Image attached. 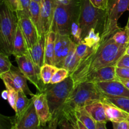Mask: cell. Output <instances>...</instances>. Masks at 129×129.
<instances>
[{
  "instance_id": "bcb514c9",
  "label": "cell",
  "mask_w": 129,
  "mask_h": 129,
  "mask_svg": "<svg viewBox=\"0 0 129 129\" xmlns=\"http://www.w3.org/2000/svg\"><path fill=\"white\" fill-rule=\"evenodd\" d=\"M1 96L5 100H8V91L6 89V90L3 91L2 93H1Z\"/></svg>"
},
{
  "instance_id": "7a4b0ae2",
  "label": "cell",
  "mask_w": 129,
  "mask_h": 129,
  "mask_svg": "<svg viewBox=\"0 0 129 129\" xmlns=\"http://www.w3.org/2000/svg\"><path fill=\"white\" fill-rule=\"evenodd\" d=\"M81 0H57L51 30L60 35H70L71 24L79 18Z\"/></svg>"
},
{
  "instance_id": "3957f363",
  "label": "cell",
  "mask_w": 129,
  "mask_h": 129,
  "mask_svg": "<svg viewBox=\"0 0 129 129\" xmlns=\"http://www.w3.org/2000/svg\"><path fill=\"white\" fill-rule=\"evenodd\" d=\"M104 98L105 96L100 91L94 83L82 82L74 86V89L66 101L63 112L85 107L94 102H103Z\"/></svg>"
},
{
  "instance_id": "4fadbf2b",
  "label": "cell",
  "mask_w": 129,
  "mask_h": 129,
  "mask_svg": "<svg viewBox=\"0 0 129 129\" xmlns=\"http://www.w3.org/2000/svg\"><path fill=\"white\" fill-rule=\"evenodd\" d=\"M31 99L39 116L40 125L42 126L46 125L52 119V114L45 93L43 91H37L36 94L31 96Z\"/></svg>"
},
{
  "instance_id": "ab89813d",
  "label": "cell",
  "mask_w": 129,
  "mask_h": 129,
  "mask_svg": "<svg viewBox=\"0 0 129 129\" xmlns=\"http://www.w3.org/2000/svg\"><path fill=\"white\" fill-rule=\"evenodd\" d=\"M60 116H53L52 119L47 123L46 125L43 126L44 129H57L58 127Z\"/></svg>"
},
{
  "instance_id": "6da1fadb",
  "label": "cell",
  "mask_w": 129,
  "mask_h": 129,
  "mask_svg": "<svg viewBox=\"0 0 129 129\" xmlns=\"http://www.w3.org/2000/svg\"><path fill=\"white\" fill-rule=\"evenodd\" d=\"M127 46L116 44L111 37L91 48L70 75L74 81V86L84 81L90 73L97 69L116 66L118 60L125 53Z\"/></svg>"
},
{
  "instance_id": "74e56055",
  "label": "cell",
  "mask_w": 129,
  "mask_h": 129,
  "mask_svg": "<svg viewBox=\"0 0 129 129\" xmlns=\"http://www.w3.org/2000/svg\"><path fill=\"white\" fill-rule=\"evenodd\" d=\"M116 74L118 79H129V68L116 67Z\"/></svg>"
},
{
  "instance_id": "e0dca14e",
  "label": "cell",
  "mask_w": 129,
  "mask_h": 129,
  "mask_svg": "<svg viewBox=\"0 0 129 129\" xmlns=\"http://www.w3.org/2000/svg\"><path fill=\"white\" fill-rule=\"evenodd\" d=\"M105 110L106 116L108 121L112 122H118L127 120L129 113L122 110L120 108L110 103L103 102Z\"/></svg>"
},
{
  "instance_id": "816d5d0a",
  "label": "cell",
  "mask_w": 129,
  "mask_h": 129,
  "mask_svg": "<svg viewBox=\"0 0 129 129\" xmlns=\"http://www.w3.org/2000/svg\"><path fill=\"white\" fill-rule=\"evenodd\" d=\"M31 1H35V2L39 3L41 4V3H42V2L43 0H31Z\"/></svg>"
},
{
  "instance_id": "8992f818",
  "label": "cell",
  "mask_w": 129,
  "mask_h": 129,
  "mask_svg": "<svg viewBox=\"0 0 129 129\" xmlns=\"http://www.w3.org/2000/svg\"><path fill=\"white\" fill-rule=\"evenodd\" d=\"M106 10L93 6L89 0H81L79 22L82 30L83 39L89 30L94 28L102 35L105 22Z\"/></svg>"
},
{
  "instance_id": "7402d4cb",
  "label": "cell",
  "mask_w": 129,
  "mask_h": 129,
  "mask_svg": "<svg viewBox=\"0 0 129 129\" xmlns=\"http://www.w3.org/2000/svg\"><path fill=\"white\" fill-rule=\"evenodd\" d=\"M76 44L74 42H73L69 54L59 67V68H62L67 69L69 72L70 75L79 63V60H78L76 54Z\"/></svg>"
},
{
  "instance_id": "9c48e42d",
  "label": "cell",
  "mask_w": 129,
  "mask_h": 129,
  "mask_svg": "<svg viewBox=\"0 0 129 129\" xmlns=\"http://www.w3.org/2000/svg\"><path fill=\"white\" fill-rule=\"evenodd\" d=\"M16 13L18 17V24L25 37L28 48L30 49L36 44L40 39L39 33L31 21L29 14L21 10Z\"/></svg>"
},
{
  "instance_id": "f546056e",
  "label": "cell",
  "mask_w": 129,
  "mask_h": 129,
  "mask_svg": "<svg viewBox=\"0 0 129 129\" xmlns=\"http://www.w3.org/2000/svg\"><path fill=\"white\" fill-rule=\"evenodd\" d=\"M112 39L118 45H128L129 44V35L125 29L120 28L117 30L112 37Z\"/></svg>"
},
{
  "instance_id": "f907efd6",
  "label": "cell",
  "mask_w": 129,
  "mask_h": 129,
  "mask_svg": "<svg viewBox=\"0 0 129 129\" xmlns=\"http://www.w3.org/2000/svg\"><path fill=\"white\" fill-rule=\"evenodd\" d=\"M31 129H44V127L42 125H40V126H39V127H34V128H31Z\"/></svg>"
},
{
  "instance_id": "484cf974",
  "label": "cell",
  "mask_w": 129,
  "mask_h": 129,
  "mask_svg": "<svg viewBox=\"0 0 129 129\" xmlns=\"http://www.w3.org/2000/svg\"><path fill=\"white\" fill-rule=\"evenodd\" d=\"M103 102L110 103L129 113V98L127 97L105 96Z\"/></svg>"
},
{
  "instance_id": "4316f807",
  "label": "cell",
  "mask_w": 129,
  "mask_h": 129,
  "mask_svg": "<svg viewBox=\"0 0 129 129\" xmlns=\"http://www.w3.org/2000/svg\"><path fill=\"white\" fill-rule=\"evenodd\" d=\"M58 68H59L51 64H44L43 65L40 69V77L44 84H47L50 83V81Z\"/></svg>"
},
{
  "instance_id": "83f0119b",
  "label": "cell",
  "mask_w": 129,
  "mask_h": 129,
  "mask_svg": "<svg viewBox=\"0 0 129 129\" xmlns=\"http://www.w3.org/2000/svg\"><path fill=\"white\" fill-rule=\"evenodd\" d=\"M101 34L94 28L91 29L86 35V36L83 39V42L86 44L89 47L93 48L101 42Z\"/></svg>"
},
{
  "instance_id": "2e32d148",
  "label": "cell",
  "mask_w": 129,
  "mask_h": 129,
  "mask_svg": "<svg viewBox=\"0 0 129 129\" xmlns=\"http://www.w3.org/2000/svg\"><path fill=\"white\" fill-rule=\"evenodd\" d=\"M118 79V78L116 74V66H110L92 72L85 78L83 82H91L95 84L99 82L109 81Z\"/></svg>"
},
{
  "instance_id": "ba28073f",
  "label": "cell",
  "mask_w": 129,
  "mask_h": 129,
  "mask_svg": "<svg viewBox=\"0 0 129 129\" xmlns=\"http://www.w3.org/2000/svg\"><path fill=\"white\" fill-rule=\"evenodd\" d=\"M15 59L19 69L27 80L36 87L37 91H42L45 84L43 83L40 75L38 74L36 68L28 54L15 57Z\"/></svg>"
},
{
  "instance_id": "7bdbcfd3",
  "label": "cell",
  "mask_w": 129,
  "mask_h": 129,
  "mask_svg": "<svg viewBox=\"0 0 129 129\" xmlns=\"http://www.w3.org/2000/svg\"><path fill=\"white\" fill-rule=\"evenodd\" d=\"M113 129H128V120L118 122H112Z\"/></svg>"
},
{
  "instance_id": "52a82bcc",
  "label": "cell",
  "mask_w": 129,
  "mask_h": 129,
  "mask_svg": "<svg viewBox=\"0 0 129 129\" xmlns=\"http://www.w3.org/2000/svg\"><path fill=\"white\" fill-rule=\"evenodd\" d=\"M127 10H129V0H109L101 42L108 40L120 29L118 26V19Z\"/></svg>"
},
{
  "instance_id": "603a6c76",
  "label": "cell",
  "mask_w": 129,
  "mask_h": 129,
  "mask_svg": "<svg viewBox=\"0 0 129 129\" xmlns=\"http://www.w3.org/2000/svg\"><path fill=\"white\" fill-rule=\"evenodd\" d=\"M29 15L31 21L35 25L40 39L42 35L41 26V15H40V4L35 1H31L29 8Z\"/></svg>"
},
{
  "instance_id": "7dc6e473",
  "label": "cell",
  "mask_w": 129,
  "mask_h": 129,
  "mask_svg": "<svg viewBox=\"0 0 129 129\" xmlns=\"http://www.w3.org/2000/svg\"><path fill=\"white\" fill-rule=\"evenodd\" d=\"M125 29L126 30H127V31L128 32V35H129V17H128V22H127V25H126L125 28Z\"/></svg>"
},
{
  "instance_id": "44dd1931",
  "label": "cell",
  "mask_w": 129,
  "mask_h": 129,
  "mask_svg": "<svg viewBox=\"0 0 129 129\" xmlns=\"http://www.w3.org/2000/svg\"><path fill=\"white\" fill-rule=\"evenodd\" d=\"M9 72L21 91L23 92L26 95H30L32 96L34 94L30 90L28 86L27 79L23 74L19 68H15L12 66L11 70Z\"/></svg>"
},
{
  "instance_id": "8fae6325",
  "label": "cell",
  "mask_w": 129,
  "mask_h": 129,
  "mask_svg": "<svg viewBox=\"0 0 129 129\" xmlns=\"http://www.w3.org/2000/svg\"><path fill=\"white\" fill-rule=\"evenodd\" d=\"M95 84L100 91L105 96L129 98V89L118 79L99 82L95 83Z\"/></svg>"
},
{
  "instance_id": "277c9868",
  "label": "cell",
  "mask_w": 129,
  "mask_h": 129,
  "mask_svg": "<svg viewBox=\"0 0 129 129\" xmlns=\"http://www.w3.org/2000/svg\"><path fill=\"white\" fill-rule=\"evenodd\" d=\"M74 88V81L70 76L60 83L45 84L42 91L46 95L52 117L61 116L66 101Z\"/></svg>"
},
{
  "instance_id": "d6986e66",
  "label": "cell",
  "mask_w": 129,
  "mask_h": 129,
  "mask_svg": "<svg viewBox=\"0 0 129 129\" xmlns=\"http://www.w3.org/2000/svg\"><path fill=\"white\" fill-rule=\"evenodd\" d=\"M28 48L26 45V40L23 35L21 30L18 24L17 30L13 42V55L15 57L27 55Z\"/></svg>"
},
{
  "instance_id": "681fc988",
  "label": "cell",
  "mask_w": 129,
  "mask_h": 129,
  "mask_svg": "<svg viewBox=\"0 0 129 129\" xmlns=\"http://www.w3.org/2000/svg\"><path fill=\"white\" fill-rule=\"evenodd\" d=\"M125 54H127V55H129V44L128 45V46L127 47V49H126L125 53Z\"/></svg>"
},
{
  "instance_id": "b9f144b4",
  "label": "cell",
  "mask_w": 129,
  "mask_h": 129,
  "mask_svg": "<svg viewBox=\"0 0 129 129\" xmlns=\"http://www.w3.org/2000/svg\"><path fill=\"white\" fill-rule=\"evenodd\" d=\"M20 6V10L29 14V8H30L31 0H19Z\"/></svg>"
},
{
  "instance_id": "4dcf8cb0",
  "label": "cell",
  "mask_w": 129,
  "mask_h": 129,
  "mask_svg": "<svg viewBox=\"0 0 129 129\" xmlns=\"http://www.w3.org/2000/svg\"><path fill=\"white\" fill-rule=\"evenodd\" d=\"M61 115H64V117H66L76 129H88L81 122L77 119L73 110H68L64 111Z\"/></svg>"
},
{
  "instance_id": "30bf717a",
  "label": "cell",
  "mask_w": 129,
  "mask_h": 129,
  "mask_svg": "<svg viewBox=\"0 0 129 129\" xmlns=\"http://www.w3.org/2000/svg\"><path fill=\"white\" fill-rule=\"evenodd\" d=\"M73 42L74 41L70 35L56 34V40L54 49V66L59 68L69 54Z\"/></svg>"
},
{
  "instance_id": "db71d44e",
  "label": "cell",
  "mask_w": 129,
  "mask_h": 129,
  "mask_svg": "<svg viewBox=\"0 0 129 129\" xmlns=\"http://www.w3.org/2000/svg\"><path fill=\"white\" fill-rule=\"evenodd\" d=\"M127 120H128V129H129V118L127 119Z\"/></svg>"
},
{
  "instance_id": "9a60e30c",
  "label": "cell",
  "mask_w": 129,
  "mask_h": 129,
  "mask_svg": "<svg viewBox=\"0 0 129 129\" xmlns=\"http://www.w3.org/2000/svg\"><path fill=\"white\" fill-rule=\"evenodd\" d=\"M46 36L42 35L36 44L28 49V54L36 68L37 71L40 76V69L45 63V46ZM41 78V77H40Z\"/></svg>"
},
{
  "instance_id": "1f68e13d",
  "label": "cell",
  "mask_w": 129,
  "mask_h": 129,
  "mask_svg": "<svg viewBox=\"0 0 129 129\" xmlns=\"http://www.w3.org/2000/svg\"><path fill=\"white\" fill-rule=\"evenodd\" d=\"M70 76L69 72L64 68H58L50 81V84H56L65 80Z\"/></svg>"
},
{
  "instance_id": "5b68a950",
  "label": "cell",
  "mask_w": 129,
  "mask_h": 129,
  "mask_svg": "<svg viewBox=\"0 0 129 129\" xmlns=\"http://www.w3.org/2000/svg\"><path fill=\"white\" fill-rule=\"evenodd\" d=\"M18 27L16 13L10 10L3 3L0 12V49L1 52L13 55V42Z\"/></svg>"
},
{
  "instance_id": "5bb4252c",
  "label": "cell",
  "mask_w": 129,
  "mask_h": 129,
  "mask_svg": "<svg viewBox=\"0 0 129 129\" xmlns=\"http://www.w3.org/2000/svg\"><path fill=\"white\" fill-rule=\"evenodd\" d=\"M13 124H16L19 129H31L41 125L32 99L26 112L19 119L14 118Z\"/></svg>"
},
{
  "instance_id": "60d3db41",
  "label": "cell",
  "mask_w": 129,
  "mask_h": 129,
  "mask_svg": "<svg viewBox=\"0 0 129 129\" xmlns=\"http://www.w3.org/2000/svg\"><path fill=\"white\" fill-rule=\"evenodd\" d=\"M116 67H125L129 68V55L125 54L116 64Z\"/></svg>"
},
{
  "instance_id": "ffe728a7",
  "label": "cell",
  "mask_w": 129,
  "mask_h": 129,
  "mask_svg": "<svg viewBox=\"0 0 129 129\" xmlns=\"http://www.w3.org/2000/svg\"><path fill=\"white\" fill-rule=\"evenodd\" d=\"M56 33L50 30L46 35L45 46V59L44 63L54 65V49H55Z\"/></svg>"
},
{
  "instance_id": "836d02e7",
  "label": "cell",
  "mask_w": 129,
  "mask_h": 129,
  "mask_svg": "<svg viewBox=\"0 0 129 129\" xmlns=\"http://www.w3.org/2000/svg\"><path fill=\"white\" fill-rule=\"evenodd\" d=\"M91 49V48L89 47L86 44H85L83 42H81L79 44H76V54L77 57H78L79 62L88 55V54L90 51Z\"/></svg>"
},
{
  "instance_id": "cb8c5ba5",
  "label": "cell",
  "mask_w": 129,
  "mask_h": 129,
  "mask_svg": "<svg viewBox=\"0 0 129 129\" xmlns=\"http://www.w3.org/2000/svg\"><path fill=\"white\" fill-rule=\"evenodd\" d=\"M31 99H28L26 94L21 91L18 92V98L16 103L15 119H19L24 114L29 107Z\"/></svg>"
},
{
  "instance_id": "d590c367",
  "label": "cell",
  "mask_w": 129,
  "mask_h": 129,
  "mask_svg": "<svg viewBox=\"0 0 129 129\" xmlns=\"http://www.w3.org/2000/svg\"><path fill=\"white\" fill-rule=\"evenodd\" d=\"M58 127L60 129H76L71 122L64 115H61L59 118Z\"/></svg>"
},
{
  "instance_id": "d4e9b609",
  "label": "cell",
  "mask_w": 129,
  "mask_h": 129,
  "mask_svg": "<svg viewBox=\"0 0 129 129\" xmlns=\"http://www.w3.org/2000/svg\"><path fill=\"white\" fill-rule=\"evenodd\" d=\"M73 111L77 119L81 122L88 129H96V122L88 113L84 107L75 108Z\"/></svg>"
},
{
  "instance_id": "f1b7e54d",
  "label": "cell",
  "mask_w": 129,
  "mask_h": 129,
  "mask_svg": "<svg viewBox=\"0 0 129 129\" xmlns=\"http://www.w3.org/2000/svg\"><path fill=\"white\" fill-rule=\"evenodd\" d=\"M70 36L76 44H78L83 41L82 30L80 27L79 18L74 20L71 26Z\"/></svg>"
},
{
  "instance_id": "f35d334b",
  "label": "cell",
  "mask_w": 129,
  "mask_h": 129,
  "mask_svg": "<svg viewBox=\"0 0 129 129\" xmlns=\"http://www.w3.org/2000/svg\"><path fill=\"white\" fill-rule=\"evenodd\" d=\"M92 5L96 8L106 10L108 6L109 0H89Z\"/></svg>"
},
{
  "instance_id": "d6a6232c",
  "label": "cell",
  "mask_w": 129,
  "mask_h": 129,
  "mask_svg": "<svg viewBox=\"0 0 129 129\" xmlns=\"http://www.w3.org/2000/svg\"><path fill=\"white\" fill-rule=\"evenodd\" d=\"M9 55L0 52V74L9 72L11 69L12 64L9 59Z\"/></svg>"
},
{
  "instance_id": "c3c4849f",
  "label": "cell",
  "mask_w": 129,
  "mask_h": 129,
  "mask_svg": "<svg viewBox=\"0 0 129 129\" xmlns=\"http://www.w3.org/2000/svg\"><path fill=\"white\" fill-rule=\"evenodd\" d=\"M9 129H19V128H18L17 125H16V124H13L12 126H11V127H10V128Z\"/></svg>"
},
{
  "instance_id": "e575fe53",
  "label": "cell",
  "mask_w": 129,
  "mask_h": 129,
  "mask_svg": "<svg viewBox=\"0 0 129 129\" xmlns=\"http://www.w3.org/2000/svg\"><path fill=\"white\" fill-rule=\"evenodd\" d=\"M8 91V102L11 108L14 110L15 112L16 110V103L18 98V92L15 89L11 88H6Z\"/></svg>"
},
{
  "instance_id": "ac0fdd59",
  "label": "cell",
  "mask_w": 129,
  "mask_h": 129,
  "mask_svg": "<svg viewBox=\"0 0 129 129\" xmlns=\"http://www.w3.org/2000/svg\"><path fill=\"white\" fill-rule=\"evenodd\" d=\"M86 110L96 122L107 123L108 119L106 116L104 105L102 102H97L84 107Z\"/></svg>"
},
{
  "instance_id": "f5cc1de1",
  "label": "cell",
  "mask_w": 129,
  "mask_h": 129,
  "mask_svg": "<svg viewBox=\"0 0 129 129\" xmlns=\"http://www.w3.org/2000/svg\"><path fill=\"white\" fill-rule=\"evenodd\" d=\"M57 1H60V2H62V1H66V0H57Z\"/></svg>"
},
{
  "instance_id": "7c38bea8",
  "label": "cell",
  "mask_w": 129,
  "mask_h": 129,
  "mask_svg": "<svg viewBox=\"0 0 129 129\" xmlns=\"http://www.w3.org/2000/svg\"><path fill=\"white\" fill-rule=\"evenodd\" d=\"M57 0H43L40 4L42 35L46 36L51 30Z\"/></svg>"
},
{
  "instance_id": "ee69618b",
  "label": "cell",
  "mask_w": 129,
  "mask_h": 129,
  "mask_svg": "<svg viewBox=\"0 0 129 129\" xmlns=\"http://www.w3.org/2000/svg\"><path fill=\"white\" fill-rule=\"evenodd\" d=\"M106 124L107 123L105 122H96V129H107Z\"/></svg>"
},
{
  "instance_id": "8d00e7d4",
  "label": "cell",
  "mask_w": 129,
  "mask_h": 129,
  "mask_svg": "<svg viewBox=\"0 0 129 129\" xmlns=\"http://www.w3.org/2000/svg\"><path fill=\"white\" fill-rule=\"evenodd\" d=\"M3 3L12 11L17 12L20 11L19 0H2Z\"/></svg>"
},
{
  "instance_id": "f6af8a7d",
  "label": "cell",
  "mask_w": 129,
  "mask_h": 129,
  "mask_svg": "<svg viewBox=\"0 0 129 129\" xmlns=\"http://www.w3.org/2000/svg\"><path fill=\"white\" fill-rule=\"evenodd\" d=\"M118 80L124 84L125 86L129 89V79H118Z\"/></svg>"
}]
</instances>
